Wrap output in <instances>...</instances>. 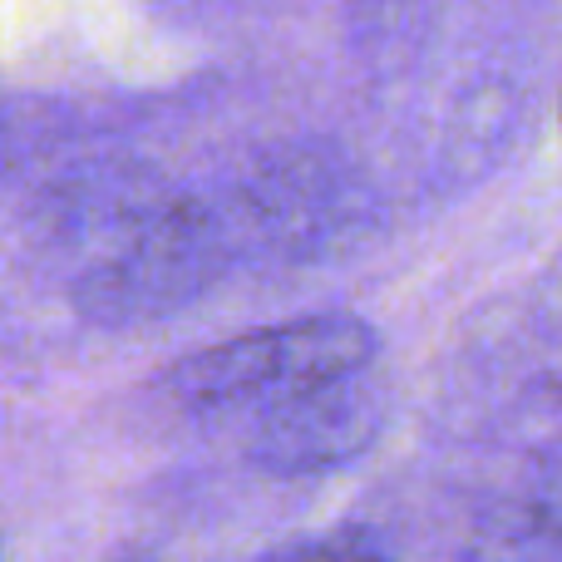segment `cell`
I'll use <instances>...</instances> for the list:
<instances>
[{
  "label": "cell",
  "mask_w": 562,
  "mask_h": 562,
  "mask_svg": "<svg viewBox=\"0 0 562 562\" xmlns=\"http://www.w3.org/2000/svg\"><path fill=\"white\" fill-rule=\"evenodd\" d=\"M281 562H390V558H385V553H375V548H366V543L326 538V543H306V548H296V553H286Z\"/></svg>",
  "instance_id": "cell-2"
},
{
  "label": "cell",
  "mask_w": 562,
  "mask_h": 562,
  "mask_svg": "<svg viewBox=\"0 0 562 562\" xmlns=\"http://www.w3.org/2000/svg\"><path fill=\"white\" fill-rule=\"evenodd\" d=\"M380 336L356 316L281 321L207 346L168 370L178 405L203 415H272L311 390L375 370Z\"/></svg>",
  "instance_id": "cell-1"
}]
</instances>
